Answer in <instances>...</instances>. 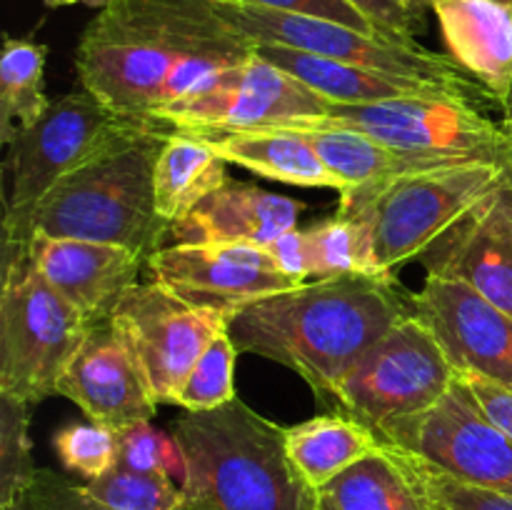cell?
Instances as JSON below:
<instances>
[{
  "mask_svg": "<svg viewBox=\"0 0 512 510\" xmlns=\"http://www.w3.org/2000/svg\"><path fill=\"white\" fill-rule=\"evenodd\" d=\"M390 450L403 460V465L408 468L410 478H413L415 488H418L420 498H423L428 510H512V495L460 483V480L448 478V475L418 463V460L400 453V450Z\"/></svg>",
  "mask_w": 512,
  "mask_h": 510,
  "instance_id": "cell-32",
  "label": "cell"
},
{
  "mask_svg": "<svg viewBox=\"0 0 512 510\" xmlns=\"http://www.w3.org/2000/svg\"><path fill=\"white\" fill-rule=\"evenodd\" d=\"M173 435L188 455V495H205L220 510H313L315 490L285 453V428L240 398L183 415Z\"/></svg>",
  "mask_w": 512,
  "mask_h": 510,
  "instance_id": "cell-4",
  "label": "cell"
},
{
  "mask_svg": "<svg viewBox=\"0 0 512 510\" xmlns=\"http://www.w3.org/2000/svg\"><path fill=\"white\" fill-rule=\"evenodd\" d=\"M58 395L73 400L93 423L115 433L133 423L153 420L158 410L133 355L120 343L110 320L90 325L60 375Z\"/></svg>",
  "mask_w": 512,
  "mask_h": 510,
  "instance_id": "cell-17",
  "label": "cell"
},
{
  "mask_svg": "<svg viewBox=\"0 0 512 510\" xmlns=\"http://www.w3.org/2000/svg\"><path fill=\"white\" fill-rule=\"evenodd\" d=\"M283 128L303 130L308 135L315 153L328 165L330 173L338 178L340 193L343 190L380 188V185H388L390 180L400 178V175L453 165L445 163V160H428L398 153V150L350 128H315V125H283Z\"/></svg>",
  "mask_w": 512,
  "mask_h": 510,
  "instance_id": "cell-25",
  "label": "cell"
},
{
  "mask_svg": "<svg viewBox=\"0 0 512 510\" xmlns=\"http://www.w3.org/2000/svg\"><path fill=\"white\" fill-rule=\"evenodd\" d=\"M400 3L405 5V8L408 10H413V13H418V15H423L425 10L430 8V5L435 3V0H400Z\"/></svg>",
  "mask_w": 512,
  "mask_h": 510,
  "instance_id": "cell-41",
  "label": "cell"
},
{
  "mask_svg": "<svg viewBox=\"0 0 512 510\" xmlns=\"http://www.w3.org/2000/svg\"><path fill=\"white\" fill-rule=\"evenodd\" d=\"M145 265L155 283L175 298L220 310L228 318L255 300L300 288L280 273L268 248L245 243L165 245Z\"/></svg>",
  "mask_w": 512,
  "mask_h": 510,
  "instance_id": "cell-14",
  "label": "cell"
},
{
  "mask_svg": "<svg viewBox=\"0 0 512 510\" xmlns=\"http://www.w3.org/2000/svg\"><path fill=\"white\" fill-rule=\"evenodd\" d=\"M455 375L448 355L413 310L355 360L325 405L378 433L383 425L438 403Z\"/></svg>",
  "mask_w": 512,
  "mask_h": 510,
  "instance_id": "cell-9",
  "label": "cell"
},
{
  "mask_svg": "<svg viewBox=\"0 0 512 510\" xmlns=\"http://www.w3.org/2000/svg\"><path fill=\"white\" fill-rule=\"evenodd\" d=\"M225 180L228 160L220 158L200 135L170 128L153 175L155 210L160 220L170 228Z\"/></svg>",
  "mask_w": 512,
  "mask_h": 510,
  "instance_id": "cell-24",
  "label": "cell"
},
{
  "mask_svg": "<svg viewBox=\"0 0 512 510\" xmlns=\"http://www.w3.org/2000/svg\"><path fill=\"white\" fill-rule=\"evenodd\" d=\"M28 253L45 280L88 320H110L123 295L138 283L148 258L113 243L33 235Z\"/></svg>",
  "mask_w": 512,
  "mask_h": 510,
  "instance_id": "cell-18",
  "label": "cell"
},
{
  "mask_svg": "<svg viewBox=\"0 0 512 510\" xmlns=\"http://www.w3.org/2000/svg\"><path fill=\"white\" fill-rule=\"evenodd\" d=\"M288 125L350 128L398 153L445 160V163H475V160L510 163L512 160V135L505 125L480 113L470 100L450 98V95L330 105L328 113L320 118L295 120Z\"/></svg>",
  "mask_w": 512,
  "mask_h": 510,
  "instance_id": "cell-7",
  "label": "cell"
},
{
  "mask_svg": "<svg viewBox=\"0 0 512 510\" xmlns=\"http://www.w3.org/2000/svg\"><path fill=\"white\" fill-rule=\"evenodd\" d=\"M18 510H110L85 493L83 485L70 483L63 475L48 468H38V475L30 488L20 495ZM178 510H220L205 495H188L183 508Z\"/></svg>",
  "mask_w": 512,
  "mask_h": 510,
  "instance_id": "cell-34",
  "label": "cell"
},
{
  "mask_svg": "<svg viewBox=\"0 0 512 510\" xmlns=\"http://www.w3.org/2000/svg\"><path fill=\"white\" fill-rule=\"evenodd\" d=\"M510 165H512V160H510Z\"/></svg>",
  "mask_w": 512,
  "mask_h": 510,
  "instance_id": "cell-46",
  "label": "cell"
},
{
  "mask_svg": "<svg viewBox=\"0 0 512 510\" xmlns=\"http://www.w3.org/2000/svg\"><path fill=\"white\" fill-rule=\"evenodd\" d=\"M408 313L398 280L353 273L255 300L230 315L228 335L238 353L285 365L328 403L355 360Z\"/></svg>",
  "mask_w": 512,
  "mask_h": 510,
  "instance_id": "cell-2",
  "label": "cell"
},
{
  "mask_svg": "<svg viewBox=\"0 0 512 510\" xmlns=\"http://www.w3.org/2000/svg\"><path fill=\"white\" fill-rule=\"evenodd\" d=\"M83 488L110 510H178L188 500V493L170 475L138 473L123 465L88 480Z\"/></svg>",
  "mask_w": 512,
  "mask_h": 510,
  "instance_id": "cell-29",
  "label": "cell"
},
{
  "mask_svg": "<svg viewBox=\"0 0 512 510\" xmlns=\"http://www.w3.org/2000/svg\"><path fill=\"white\" fill-rule=\"evenodd\" d=\"M268 253L273 263L283 275H288L293 283L305 285L310 278V263H308V245H305L303 228H293L278 240L268 245Z\"/></svg>",
  "mask_w": 512,
  "mask_h": 510,
  "instance_id": "cell-39",
  "label": "cell"
},
{
  "mask_svg": "<svg viewBox=\"0 0 512 510\" xmlns=\"http://www.w3.org/2000/svg\"><path fill=\"white\" fill-rule=\"evenodd\" d=\"M378 448L375 430L345 413L315 415L285 428V453L300 480L315 493Z\"/></svg>",
  "mask_w": 512,
  "mask_h": 510,
  "instance_id": "cell-23",
  "label": "cell"
},
{
  "mask_svg": "<svg viewBox=\"0 0 512 510\" xmlns=\"http://www.w3.org/2000/svg\"><path fill=\"white\" fill-rule=\"evenodd\" d=\"M375 435L448 478L512 495V438L485 415L463 375H455L428 410L383 425Z\"/></svg>",
  "mask_w": 512,
  "mask_h": 510,
  "instance_id": "cell-11",
  "label": "cell"
},
{
  "mask_svg": "<svg viewBox=\"0 0 512 510\" xmlns=\"http://www.w3.org/2000/svg\"><path fill=\"white\" fill-rule=\"evenodd\" d=\"M43 3L48 5V8H65V5H88V8L103 10V8H108L113 0H43Z\"/></svg>",
  "mask_w": 512,
  "mask_h": 510,
  "instance_id": "cell-40",
  "label": "cell"
},
{
  "mask_svg": "<svg viewBox=\"0 0 512 510\" xmlns=\"http://www.w3.org/2000/svg\"><path fill=\"white\" fill-rule=\"evenodd\" d=\"M318 495L333 510H428L403 460L383 443Z\"/></svg>",
  "mask_w": 512,
  "mask_h": 510,
  "instance_id": "cell-26",
  "label": "cell"
},
{
  "mask_svg": "<svg viewBox=\"0 0 512 510\" xmlns=\"http://www.w3.org/2000/svg\"><path fill=\"white\" fill-rule=\"evenodd\" d=\"M110 325L133 355L153 400L163 405L173 403L195 360L228 330V315L188 305L150 280L135 283L123 295Z\"/></svg>",
  "mask_w": 512,
  "mask_h": 510,
  "instance_id": "cell-12",
  "label": "cell"
},
{
  "mask_svg": "<svg viewBox=\"0 0 512 510\" xmlns=\"http://www.w3.org/2000/svg\"><path fill=\"white\" fill-rule=\"evenodd\" d=\"M500 123H503L505 130H508V133L512 135V90H510L508 100H505V105H503V120H500Z\"/></svg>",
  "mask_w": 512,
  "mask_h": 510,
  "instance_id": "cell-42",
  "label": "cell"
},
{
  "mask_svg": "<svg viewBox=\"0 0 512 510\" xmlns=\"http://www.w3.org/2000/svg\"><path fill=\"white\" fill-rule=\"evenodd\" d=\"M240 3L260 5V8H270V10H283V13L308 15V18L333 20V23L363 30V33L383 35L368 18H365L363 13H360L358 8H353L348 0H240Z\"/></svg>",
  "mask_w": 512,
  "mask_h": 510,
  "instance_id": "cell-36",
  "label": "cell"
},
{
  "mask_svg": "<svg viewBox=\"0 0 512 510\" xmlns=\"http://www.w3.org/2000/svg\"><path fill=\"white\" fill-rule=\"evenodd\" d=\"M215 10L230 28L245 35L253 45H285V48L323 55L340 63L360 65V68L428 80V83L458 90L470 100L478 95L480 98L490 95L483 85L465 78L463 70L448 55L433 53L420 43H403V40L363 33V30L348 28L333 20L283 13V10L260 8V5L240 3V0H215Z\"/></svg>",
  "mask_w": 512,
  "mask_h": 510,
  "instance_id": "cell-10",
  "label": "cell"
},
{
  "mask_svg": "<svg viewBox=\"0 0 512 510\" xmlns=\"http://www.w3.org/2000/svg\"><path fill=\"white\" fill-rule=\"evenodd\" d=\"M48 48L28 38H5L0 55V140L10 145L15 135L33 128L53 103L45 95Z\"/></svg>",
  "mask_w": 512,
  "mask_h": 510,
  "instance_id": "cell-27",
  "label": "cell"
},
{
  "mask_svg": "<svg viewBox=\"0 0 512 510\" xmlns=\"http://www.w3.org/2000/svg\"><path fill=\"white\" fill-rule=\"evenodd\" d=\"M200 135L228 163L240 165L260 178L298 188H333L340 183L315 153L303 130L295 128H245V130H188Z\"/></svg>",
  "mask_w": 512,
  "mask_h": 510,
  "instance_id": "cell-22",
  "label": "cell"
},
{
  "mask_svg": "<svg viewBox=\"0 0 512 510\" xmlns=\"http://www.w3.org/2000/svg\"><path fill=\"white\" fill-rule=\"evenodd\" d=\"M3 510H18V505H10V508H3Z\"/></svg>",
  "mask_w": 512,
  "mask_h": 510,
  "instance_id": "cell-44",
  "label": "cell"
},
{
  "mask_svg": "<svg viewBox=\"0 0 512 510\" xmlns=\"http://www.w3.org/2000/svg\"><path fill=\"white\" fill-rule=\"evenodd\" d=\"M305 205L260 185L225 180L190 213L168 228V245L245 243L268 248L273 240L298 228Z\"/></svg>",
  "mask_w": 512,
  "mask_h": 510,
  "instance_id": "cell-19",
  "label": "cell"
},
{
  "mask_svg": "<svg viewBox=\"0 0 512 510\" xmlns=\"http://www.w3.org/2000/svg\"><path fill=\"white\" fill-rule=\"evenodd\" d=\"M255 53L260 58L270 60L273 65L283 68L303 85H308L313 93L328 100L330 105H360V103H380V100L395 98H465L458 90L445 88V85L428 83V80L405 78V75L383 73V70L360 68V65L340 63V60L323 58V55H310L303 50L285 48V45H255ZM473 103V100H470Z\"/></svg>",
  "mask_w": 512,
  "mask_h": 510,
  "instance_id": "cell-21",
  "label": "cell"
},
{
  "mask_svg": "<svg viewBox=\"0 0 512 510\" xmlns=\"http://www.w3.org/2000/svg\"><path fill=\"white\" fill-rule=\"evenodd\" d=\"M512 178L510 163H453L400 175L380 188L343 190L338 213L365 230L370 275L395 278L473 205Z\"/></svg>",
  "mask_w": 512,
  "mask_h": 510,
  "instance_id": "cell-5",
  "label": "cell"
},
{
  "mask_svg": "<svg viewBox=\"0 0 512 510\" xmlns=\"http://www.w3.org/2000/svg\"><path fill=\"white\" fill-rule=\"evenodd\" d=\"M418 260L428 275L470 285L512 318V178L473 205Z\"/></svg>",
  "mask_w": 512,
  "mask_h": 510,
  "instance_id": "cell-16",
  "label": "cell"
},
{
  "mask_svg": "<svg viewBox=\"0 0 512 510\" xmlns=\"http://www.w3.org/2000/svg\"><path fill=\"white\" fill-rule=\"evenodd\" d=\"M308 245L310 275L315 280L338 275H370V253L365 230L353 218L335 213L303 228Z\"/></svg>",
  "mask_w": 512,
  "mask_h": 510,
  "instance_id": "cell-28",
  "label": "cell"
},
{
  "mask_svg": "<svg viewBox=\"0 0 512 510\" xmlns=\"http://www.w3.org/2000/svg\"><path fill=\"white\" fill-rule=\"evenodd\" d=\"M358 8L385 38L403 40V43H418V30L423 28V15L405 8L400 0H348Z\"/></svg>",
  "mask_w": 512,
  "mask_h": 510,
  "instance_id": "cell-37",
  "label": "cell"
},
{
  "mask_svg": "<svg viewBox=\"0 0 512 510\" xmlns=\"http://www.w3.org/2000/svg\"><path fill=\"white\" fill-rule=\"evenodd\" d=\"M253 53L215 0H113L80 35L75 70L120 118L158 123L168 105Z\"/></svg>",
  "mask_w": 512,
  "mask_h": 510,
  "instance_id": "cell-1",
  "label": "cell"
},
{
  "mask_svg": "<svg viewBox=\"0 0 512 510\" xmlns=\"http://www.w3.org/2000/svg\"><path fill=\"white\" fill-rule=\"evenodd\" d=\"M135 125L140 120L120 118L80 85L50 105L33 128L20 130L8 145L13 188L5 200L3 240L28 243L30 223L45 195Z\"/></svg>",
  "mask_w": 512,
  "mask_h": 510,
  "instance_id": "cell-8",
  "label": "cell"
},
{
  "mask_svg": "<svg viewBox=\"0 0 512 510\" xmlns=\"http://www.w3.org/2000/svg\"><path fill=\"white\" fill-rule=\"evenodd\" d=\"M235 358H238V348L225 330L195 360L175 393L173 405H180L185 413H203V410L233 403L238 398L235 395Z\"/></svg>",
  "mask_w": 512,
  "mask_h": 510,
  "instance_id": "cell-30",
  "label": "cell"
},
{
  "mask_svg": "<svg viewBox=\"0 0 512 510\" xmlns=\"http://www.w3.org/2000/svg\"><path fill=\"white\" fill-rule=\"evenodd\" d=\"M458 375H480L512 388V318L460 280L428 275L410 295Z\"/></svg>",
  "mask_w": 512,
  "mask_h": 510,
  "instance_id": "cell-15",
  "label": "cell"
},
{
  "mask_svg": "<svg viewBox=\"0 0 512 510\" xmlns=\"http://www.w3.org/2000/svg\"><path fill=\"white\" fill-rule=\"evenodd\" d=\"M328 110V100L253 53L168 105L158 123L175 130H245L313 120Z\"/></svg>",
  "mask_w": 512,
  "mask_h": 510,
  "instance_id": "cell-13",
  "label": "cell"
},
{
  "mask_svg": "<svg viewBox=\"0 0 512 510\" xmlns=\"http://www.w3.org/2000/svg\"><path fill=\"white\" fill-rule=\"evenodd\" d=\"M468 388L473 390L475 400L485 410L490 420L498 425L503 433L512 438V388L510 385L495 383V380L480 378V375H463Z\"/></svg>",
  "mask_w": 512,
  "mask_h": 510,
  "instance_id": "cell-38",
  "label": "cell"
},
{
  "mask_svg": "<svg viewBox=\"0 0 512 510\" xmlns=\"http://www.w3.org/2000/svg\"><path fill=\"white\" fill-rule=\"evenodd\" d=\"M168 133L160 123L135 125L65 175L35 210L30 238L113 243L145 258L165 248L168 225L155 210L153 175Z\"/></svg>",
  "mask_w": 512,
  "mask_h": 510,
  "instance_id": "cell-3",
  "label": "cell"
},
{
  "mask_svg": "<svg viewBox=\"0 0 512 510\" xmlns=\"http://www.w3.org/2000/svg\"><path fill=\"white\" fill-rule=\"evenodd\" d=\"M505 3H512V0H505Z\"/></svg>",
  "mask_w": 512,
  "mask_h": 510,
  "instance_id": "cell-45",
  "label": "cell"
},
{
  "mask_svg": "<svg viewBox=\"0 0 512 510\" xmlns=\"http://www.w3.org/2000/svg\"><path fill=\"white\" fill-rule=\"evenodd\" d=\"M30 403L0 393V510L10 508L38 475L30 445Z\"/></svg>",
  "mask_w": 512,
  "mask_h": 510,
  "instance_id": "cell-31",
  "label": "cell"
},
{
  "mask_svg": "<svg viewBox=\"0 0 512 510\" xmlns=\"http://www.w3.org/2000/svg\"><path fill=\"white\" fill-rule=\"evenodd\" d=\"M90 323L40 275L28 243L3 240L0 393L25 403L58 395L60 375Z\"/></svg>",
  "mask_w": 512,
  "mask_h": 510,
  "instance_id": "cell-6",
  "label": "cell"
},
{
  "mask_svg": "<svg viewBox=\"0 0 512 510\" xmlns=\"http://www.w3.org/2000/svg\"><path fill=\"white\" fill-rule=\"evenodd\" d=\"M170 438L173 433L155 428L150 420L118 430V465L138 473H165Z\"/></svg>",
  "mask_w": 512,
  "mask_h": 510,
  "instance_id": "cell-35",
  "label": "cell"
},
{
  "mask_svg": "<svg viewBox=\"0 0 512 510\" xmlns=\"http://www.w3.org/2000/svg\"><path fill=\"white\" fill-rule=\"evenodd\" d=\"M53 448L70 473L95 480L118 465V433L100 423H68L53 435Z\"/></svg>",
  "mask_w": 512,
  "mask_h": 510,
  "instance_id": "cell-33",
  "label": "cell"
},
{
  "mask_svg": "<svg viewBox=\"0 0 512 510\" xmlns=\"http://www.w3.org/2000/svg\"><path fill=\"white\" fill-rule=\"evenodd\" d=\"M448 58L503 108L512 90V3L435 0L430 5Z\"/></svg>",
  "mask_w": 512,
  "mask_h": 510,
  "instance_id": "cell-20",
  "label": "cell"
},
{
  "mask_svg": "<svg viewBox=\"0 0 512 510\" xmlns=\"http://www.w3.org/2000/svg\"><path fill=\"white\" fill-rule=\"evenodd\" d=\"M313 510H333V508H330V505L325 503V500H320V495L315 493V505H313Z\"/></svg>",
  "mask_w": 512,
  "mask_h": 510,
  "instance_id": "cell-43",
  "label": "cell"
}]
</instances>
